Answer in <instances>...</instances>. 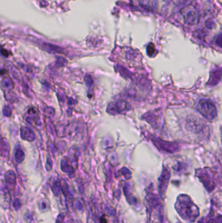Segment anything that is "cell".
I'll use <instances>...</instances> for the list:
<instances>
[{"instance_id":"obj_1","label":"cell","mask_w":222,"mask_h":223,"mask_svg":"<svg viewBox=\"0 0 222 223\" xmlns=\"http://www.w3.org/2000/svg\"><path fill=\"white\" fill-rule=\"evenodd\" d=\"M196 110L208 120H213L217 116L216 107L212 101L207 98H201L195 104Z\"/></svg>"},{"instance_id":"obj_2","label":"cell","mask_w":222,"mask_h":223,"mask_svg":"<svg viewBox=\"0 0 222 223\" xmlns=\"http://www.w3.org/2000/svg\"><path fill=\"white\" fill-rule=\"evenodd\" d=\"M207 125L204 121L195 116H190L186 119V129L195 134L200 135L206 133Z\"/></svg>"},{"instance_id":"obj_3","label":"cell","mask_w":222,"mask_h":223,"mask_svg":"<svg viewBox=\"0 0 222 223\" xmlns=\"http://www.w3.org/2000/svg\"><path fill=\"white\" fill-rule=\"evenodd\" d=\"M152 140L156 146L158 147L160 150H163V151L168 153H174L177 151L178 149V145L175 143L163 141V140L157 138L156 137H153Z\"/></svg>"},{"instance_id":"obj_4","label":"cell","mask_w":222,"mask_h":223,"mask_svg":"<svg viewBox=\"0 0 222 223\" xmlns=\"http://www.w3.org/2000/svg\"><path fill=\"white\" fill-rule=\"evenodd\" d=\"M222 78V68L216 67L210 72V76L207 84L210 86L217 85Z\"/></svg>"},{"instance_id":"obj_5","label":"cell","mask_w":222,"mask_h":223,"mask_svg":"<svg viewBox=\"0 0 222 223\" xmlns=\"http://www.w3.org/2000/svg\"><path fill=\"white\" fill-rule=\"evenodd\" d=\"M149 116H148L147 118L149 119V121H151L152 125L155 127V128H158L160 126V122L161 121V118L159 114H156L155 113L154 114H151L149 115Z\"/></svg>"},{"instance_id":"obj_6","label":"cell","mask_w":222,"mask_h":223,"mask_svg":"<svg viewBox=\"0 0 222 223\" xmlns=\"http://www.w3.org/2000/svg\"><path fill=\"white\" fill-rule=\"evenodd\" d=\"M154 51H155L154 47L152 44L148 46V47H147V54H148V55H149L151 56H152L154 54Z\"/></svg>"},{"instance_id":"obj_7","label":"cell","mask_w":222,"mask_h":223,"mask_svg":"<svg viewBox=\"0 0 222 223\" xmlns=\"http://www.w3.org/2000/svg\"><path fill=\"white\" fill-rule=\"evenodd\" d=\"M101 223H107L106 220L105 219V218H104H104H102V219H101Z\"/></svg>"}]
</instances>
